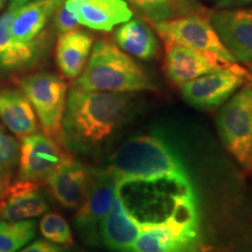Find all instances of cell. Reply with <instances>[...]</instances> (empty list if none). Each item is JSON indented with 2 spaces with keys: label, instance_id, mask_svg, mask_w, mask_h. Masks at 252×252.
Listing matches in <instances>:
<instances>
[{
  "label": "cell",
  "instance_id": "cell-1",
  "mask_svg": "<svg viewBox=\"0 0 252 252\" xmlns=\"http://www.w3.org/2000/svg\"><path fill=\"white\" fill-rule=\"evenodd\" d=\"M130 94L87 91L72 87L62 121V144L81 156L94 154L131 115Z\"/></svg>",
  "mask_w": 252,
  "mask_h": 252
},
{
  "label": "cell",
  "instance_id": "cell-2",
  "mask_svg": "<svg viewBox=\"0 0 252 252\" xmlns=\"http://www.w3.org/2000/svg\"><path fill=\"white\" fill-rule=\"evenodd\" d=\"M109 168L118 184L158 179L190 180L184 162L161 137L144 134L131 138L116 151Z\"/></svg>",
  "mask_w": 252,
  "mask_h": 252
},
{
  "label": "cell",
  "instance_id": "cell-3",
  "mask_svg": "<svg viewBox=\"0 0 252 252\" xmlns=\"http://www.w3.org/2000/svg\"><path fill=\"white\" fill-rule=\"evenodd\" d=\"M72 87L87 91L130 94L156 88L152 78L128 54L108 40L93 46L89 60Z\"/></svg>",
  "mask_w": 252,
  "mask_h": 252
},
{
  "label": "cell",
  "instance_id": "cell-4",
  "mask_svg": "<svg viewBox=\"0 0 252 252\" xmlns=\"http://www.w3.org/2000/svg\"><path fill=\"white\" fill-rule=\"evenodd\" d=\"M18 86L33 106L43 133L62 144L67 83L53 72L39 71L19 78Z\"/></svg>",
  "mask_w": 252,
  "mask_h": 252
},
{
  "label": "cell",
  "instance_id": "cell-5",
  "mask_svg": "<svg viewBox=\"0 0 252 252\" xmlns=\"http://www.w3.org/2000/svg\"><path fill=\"white\" fill-rule=\"evenodd\" d=\"M225 149L247 171H252V84H245L226 100L217 117Z\"/></svg>",
  "mask_w": 252,
  "mask_h": 252
},
{
  "label": "cell",
  "instance_id": "cell-6",
  "mask_svg": "<svg viewBox=\"0 0 252 252\" xmlns=\"http://www.w3.org/2000/svg\"><path fill=\"white\" fill-rule=\"evenodd\" d=\"M140 226L132 252H203L200 217L173 214L165 222Z\"/></svg>",
  "mask_w": 252,
  "mask_h": 252
},
{
  "label": "cell",
  "instance_id": "cell-7",
  "mask_svg": "<svg viewBox=\"0 0 252 252\" xmlns=\"http://www.w3.org/2000/svg\"><path fill=\"white\" fill-rule=\"evenodd\" d=\"M151 24L165 42L212 53L225 62H236L234 56L220 41L209 14H187L151 21Z\"/></svg>",
  "mask_w": 252,
  "mask_h": 252
},
{
  "label": "cell",
  "instance_id": "cell-8",
  "mask_svg": "<svg viewBox=\"0 0 252 252\" xmlns=\"http://www.w3.org/2000/svg\"><path fill=\"white\" fill-rule=\"evenodd\" d=\"M252 80V74L237 63L209 72L180 87L186 102L198 109L212 110L223 105L236 91Z\"/></svg>",
  "mask_w": 252,
  "mask_h": 252
},
{
  "label": "cell",
  "instance_id": "cell-9",
  "mask_svg": "<svg viewBox=\"0 0 252 252\" xmlns=\"http://www.w3.org/2000/svg\"><path fill=\"white\" fill-rule=\"evenodd\" d=\"M118 190V180L111 169H96L91 173L87 194L75 214V225L89 243L99 238V226L108 215Z\"/></svg>",
  "mask_w": 252,
  "mask_h": 252
},
{
  "label": "cell",
  "instance_id": "cell-10",
  "mask_svg": "<svg viewBox=\"0 0 252 252\" xmlns=\"http://www.w3.org/2000/svg\"><path fill=\"white\" fill-rule=\"evenodd\" d=\"M30 0H11L7 9L0 15V76L17 74L35 65L45 55L46 40L24 45L17 42L11 33L15 13Z\"/></svg>",
  "mask_w": 252,
  "mask_h": 252
},
{
  "label": "cell",
  "instance_id": "cell-11",
  "mask_svg": "<svg viewBox=\"0 0 252 252\" xmlns=\"http://www.w3.org/2000/svg\"><path fill=\"white\" fill-rule=\"evenodd\" d=\"M60 143L45 133L27 135L21 139L18 180L46 181L68 156L60 147Z\"/></svg>",
  "mask_w": 252,
  "mask_h": 252
},
{
  "label": "cell",
  "instance_id": "cell-12",
  "mask_svg": "<svg viewBox=\"0 0 252 252\" xmlns=\"http://www.w3.org/2000/svg\"><path fill=\"white\" fill-rule=\"evenodd\" d=\"M231 62H225L212 53L201 52L188 47L165 42L163 69L167 77L176 86L220 70ZM235 63V62H234Z\"/></svg>",
  "mask_w": 252,
  "mask_h": 252
},
{
  "label": "cell",
  "instance_id": "cell-13",
  "mask_svg": "<svg viewBox=\"0 0 252 252\" xmlns=\"http://www.w3.org/2000/svg\"><path fill=\"white\" fill-rule=\"evenodd\" d=\"M64 5L78 24L100 32H110L133 15L125 0H65Z\"/></svg>",
  "mask_w": 252,
  "mask_h": 252
},
{
  "label": "cell",
  "instance_id": "cell-14",
  "mask_svg": "<svg viewBox=\"0 0 252 252\" xmlns=\"http://www.w3.org/2000/svg\"><path fill=\"white\" fill-rule=\"evenodd\" d=\"M49 206L37 182L18 180L7 185L0 196V220H23L48 212Z\"/></svg>",
  "mask_w": 252,
  "mask_h": 252
},
{
  "label": "cell",
  "instance_id": "cell-15",
  "mask_svg": "<svg viewBox=\"0 0 252 252\" xmlns=\"http://www.w3.org/2000/svg\"><path fill=\"white\" fill-rule=\"evenodd\" d=\"M210 21L236 61L252 63V23L236 9H217L209 13Z\"/></svg>",
  "mask_w": 252,
  "mask_h": 252
},
{
  "label": "cell",
  "instance_id": "cell-16",
  "mask_svg": "<svg viewBox=\"0 0 252 252\" xmlns=\"http://www.w3.org/2000/svg\"><path fill=\"white\" fill-rule=\"evenodd\" d=\"M93 169L67 158L46 182L55 200L67 209H76L82 203L89 187Z\"/></svg>",
  "mask_w": 252,
  "mask_h": 252
},
{
  "label": "cell",
  "instance_id": "cell-17",
  "mask_svg": "<svg viewBox=\"0 0 252 252\" xmlns=\"http://www.w3.org/2000/svg\"><path fill=\"white\" fill-rule=\"evenodd\" d=\"M140 232V224L126 210L117 190L108 215L99 226V238L113 252H132Z\"/></svg>",
  "mask_w": 252,
  "mask_h": 252
},
{
  "label": "cell",
  "instance_id": "cell-18",
  "mask_svg": "<svg viewBox=\"0 0 252 252\" xmlns=\"http://www.w3.org/2000/svg\"><path fill=\"white\" fill-rule=\"evenodd\" d=\"M63 0H30L15 13L11 33L17 42L24 45L45 40L43 31Z\"/></svg>",
  "mask_w": 252,
  "mask_h": 252
},
{
  "label": "cell",
  "instance_id": "cell-19",
  "mask_svg": "<svg viewBox=\"0 0 252 252\" xmlns=\"http://www.w3.org/2000/svg\"><path fill=\"white\" fill-rule=\"evenodd\" d=\"M0 119L20 139L37 132L35 111L20 88L0 87Z\"/></svg>",
  "mask_w": 252,
  "mask_h": 252
},
{
  "label": "cell",
  "instance_id": "cell-20",
  "mask_svg": "<svg viewBox=\"0 0 252 252\" xmlns=\"http://www.w3.org/2000/svg\"><path fill=\"white\" fill-rule=\"evenodd\" d=\"M94 46V36L81 30L60 34L56 43V63L63 76L74 80L82 74Z\"/></svg>",
  "mask_w": 252,
  "mask_h": 252
},
{
  "label": "cell",
  "instance_id": "cell-21",
  "mask_svg": "<svg viewBox=\"0 0 252 252\" xmlns=\"http://www.w3.org/2000/svg\"><path fill=\"white\" fill-rule=\"evenodd\" d=\"M115 39L123 52L140 60L153 59L159 52V42L156 34L140 19H130L119 25Z\"/></svg>",
  "mask_w": 252,
  "mask_h": 252
},
{
  "label": "cell",
  "instance_id": "cell-22",
  "mask_svg": "<svg viewBox=\"0 0 252 252\" xmlns=\"http://www.w3.org/2000/svg\"><path fill=\"white\" fill-rule=\"evenodd\" d=\"M37 223L34 220H0V252H18L32 242L36 235Z\"/></svg>",
  "mask_w": 252,
  "mask_h": 252
},
{
  "label": "cell",
  "instance_id": "cell-23",
  "mask_svg": "<svg viewBox=\"0 0 252 252\" xmlns=\"http://www.w3.org/2000/svg\"><path fill=\"white\" fill-rule=\"evenodd\" d=\"M39 230L46 241L61 245L62 248L71 247L74 244L70 226L64 217L58 213L43 214L39 223Z\"/></svg>",
  "mask_w": 252,
  "mask_h": 252
},
{
  "label": "cell",
  "instance_id": "cell-24",
  "mask_svg": "<svg viewBox=\"0 0 252 252\" xmlns=\"http://www.w3.org/2000/svg\"><path fill=\"white\" fill-rule=\"evenodd\" d=\"M20 160V144L13 134L0 124V182L8 181L18 168Z\"/></svg>",
  "mask_w": 252,
  "mask_h": 252
},
{
  "label": "cell",
  "instance_id": "cell-25",
  "mask_svg": "<svg viewBox=\"0 0 252 252\" xmlns=\"http://www.w3.org/2000/svg\"><path fill=\"white\" fill-rule=\"evenodd\" d=\"M141 12L150 21L179 17L173 0H125Z\"/></svg>",
  "mask_w": 252,
  "mask_h": 252
},
{
  "label": "cell",
  "instance_id": "cell-26",
  "mask_svg": "<svg viewBox=\"0 0 252 252\" xmlns=\"http://www.w3.org/2000/svg\"><path fill=\"white\" fill-rule=\"evenodd\" d=\"M53 17H54L55 30L58 31L60 34L67 33V32L72 30H76L78 25H80L77 23L76 19L72 17V14L68 11L67 7H65L64 2L56 9V12Z\"/></svg>",
  "mask_w": 252,
  "mask_h": 252
},
{
  "label": "cell",
  "instance_id": "cell-27",
  "mask_svg": "<svg viewBox=\"0 0 252 252\" xmlns=\"http://www.w3.org/2000/svg\"><path fill=\"white\" fill-rule=\"evenodd\" d=\"M179 17L187 14H209V11L198 0H173Z\"/></svg>",
  "mask_w": 252,
  "mask_h": 252
},
{
  "label": "cell",
  "instance_id": "cell-28",
  "mask_svg": "<svg viewBox=\"0 0 252 252\" xmlns=\"http://www.w3.org/2000/svg\"><path fill=\"white\" fill-rule=\"evenodd\" d=\"M18 252H64V250L58 244L52 243L46 239H37V241L27 245L26 248H23Z\"/></svg>",
  "mask_w": 252,
  "mask_h": 252
},
{
  "label": "cell",
  "instance_id": "cell-29",
  "mask_svg": "<svg viewBox=\"0 0 252 252\" xmlns=\"http://www.w3.org/2000/svg\"><path fill=\"white\" fill-rule=\"evenodd\" d=\"M217 9L244 8L252 5V0H212Z\"/></svg>",
  "mask_w": 252,
  "mask_h": 252
},
{
  "label": "cell",
  "instance_id": "cell-30",
  "mask_svg": "<svg viewBox=\"0 0 252 252\" xmlns=\"http://www.w3.org/2000/svg\"><path fill=\"white\" fill-rule=\"evenodd\" d=\"M239 11H241V13L244 15L245 18L249 19V20L252 23V6H248V7H244V8H238Z\"/></svg>",
  "mask_w": 252,
  "mask_h": 252
},
{
  "label": "cell",
  "instance_id": "cell-31",
  "mask_svg": "<svg viewBox=\"0 0 252 252\" xmlns=\"http://www.w3.org/2000/svg\"><path fill=\"white\" fill-rule=\"evenodd\" d=\"M8 185V181H5V182H0V196H1L2 191H4V189L6 186Z\"/></svg>",
  "mask_w": 252,
  "mask_h": 252
},
{
  "label": "cell",
  "instance_id": "cell-32",
  "mask_svg": "<svg viewBox=\"0 0 252 252\" xmlns=\"http://www.w3.org/2000/svg\"><path fill=\"white\" fill-rule=\"evenodd\" d=\"M4 4H5V0H0V11H1V8H2V6H4Z\"/></svg>",
  "mask_w": 252,
  "mask_h": 252
},
{
  "label": "cell",
  "instance_id": "cell-33",
  "mask_svg": "<svg viewBox=\"0 0 252 252\" xmlns=\"http://www.w3.org/2000/svg\"><path fill=\"white\" fill-rule=\"evenodd\" d=\"M251 69H252V64H251ZM252 81V80H251Z\"/></svg>",
  "mask_w": 252,
  "mask_h": 252
}]
</instances>
